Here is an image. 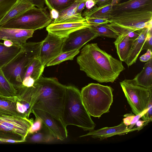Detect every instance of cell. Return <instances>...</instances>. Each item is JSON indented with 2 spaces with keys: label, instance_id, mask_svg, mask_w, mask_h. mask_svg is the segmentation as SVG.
Listing matches in <instances>:
<instances>
[{
  "label": "cell",
  "instance_id": "1",
  "mask_svg": "<svg viewBox=\"0 0 152 152\" xmlns=\"http://www.w3.org/2000/svg\"><path fill=\"white\" fill-rule=\"evenodd\" d=\"M77 61L80 70L100 83H113L125 69L122 61L101 49L97 43L86 45Z\"/></svg>",
  "mask_w": 152,
  "mask_h": 152
},
{
  "label": "cell",
  "instance_id": "2",
  "mask_svg": "<svg viewBox=\"0 0 152 152\" xmlns=\"http://www.w3.org/2000/svg\"><path fill=\"white\" fill-rule=\"evenodd\" d=\"M37 81L40 84L41 88L32 110L46 112L61 119L66 86L54 77H45L41 76Z\"/></svg>",
  "mask_w": 152,
  "mask_h": 152
},
{
  "label": "cell",
  "instance_id": "3",
  "mask_svg": "<svg viewBox=\"0 0 152 152\" xmlns=\"http://www.w3.org/2000/svg\"><path fill=\"white\" fill-rule=\"evenodd\" d=\"M82 102L80 92L72 86H66L64 103L61 120L66 127L72 125L85 131L94 129L95 123Z\"/></svg>",
  "mask_w": 152,
  "mask_h": 152
},
{
  "label": "cell",
  "instance_id": "4",
  "mask_svg": "<svg viewBox=\"0 0 152 152\" xmlns=\"http://www.w3.org/2000/svg\"><path fill=\"white\" fill-rule=\"evenodd\" d=\"M42 41L26 42L18 54L1 69L6 77L15 88L22 84L27 69L36 58H39Z\"/></svg>",
  "mask_w": 152,
  "mask_h": 152
},
{
  "label": "cell",
  "instance_id": "5",
  "mask_svg": "<svg viewBox=\"0 0 152 152\" xmlns=\"http://www.w3.org/2000/svg\"><path fill=\"white\" fill-rule=\"evenodd\" d=\"M113 91L110 86L93 83L82 88V102L91 116L99 118L109 112L113 102Z\"/></svg>",
  "mask_w": 152,
  "mask_h": 152
},
{
  "label": "cell",
  "instance_id": "6",
  "mask_svg": "<svg viewBox=\"0 0 152 152\" xmlns=\"http://www.w3.org/2000/svg\"><path fill=\"white\" fill-rule=\"evenodd\" d=\"M109 26L113 29L122 28L137 31L152 28V10H140L114 13L108 19Z\"/></svg>",
  "mask_w": 152,
  "mask_h": 152
},
{
  "label": "cell",
  "instance_id": "7",
  "mask_svg": "<svg viewBox=\"0 0 152 152\" xmlns=\"http://www.w3.org/2000/svg\"><path fill=\"white\" fill-rule=\"evenodd\" d=\"M47 9V7L36 8L34 6L0 27L34 31L43 28L47 27L53 21Z\"/></svg>",
  "mask_w": 152,
  "mask_h": 152
},
{
  "label": "cell",
  "instance_id": "8",
  "mask_svg": "<svg viewBox=\"0 0 152 152\" xmlns=\"http://www.w3.org/2000/svg\"><path fill=\"white\" fill-rule=\"evenodd\" d=\"M120 84L134 114H140L147 109L149 101L152 99V88L139 86L133 79H125Z\"/></svg>",
  "mask_w": 152,
  "mask_h": 152
},
{
  "label": "cell",
  "instance_id": "9",
  "mask_svg": "<svg viewBox=\"0 0 152 152\" xmlns=\"http://www.w3.org/2000/svg\"><path fill=\"white\" fill-rule=\"evenodd\" d=\"M41 85L37 81L34 86L26 87L22 85L15 88L17 110L25 117L29 118L33 107L39 94Z\"/></svg>",
  "mask_w": 152,
  "mask_h": 152
},
{
  "label": "cell",
  "instance_id": "10",
  "mask_svg": "<svg viewBox=\"0 0 152 152\" xmlns=\"http://www.w3.org/2000/svg\"><path fill=\"white\" fill-rule=\"evenodd\" d=\"M33 118L6 115H0V131L12 132L18 135L26 140Z\"/></svg>",
  "mask_w": 152,
  "mask_h": 152
},
{
  "label": "cell",
  "instance_id": "11",
  "mask_svg": "<svg viewBox=\"0 0 152 152\" xmlns=\"http://www.w3.org/2000/svg\"><path fill=\"white\" fill-rule=\"evenodd\" d=\"M32 113L41 120L47 131L55 139L63 141L67 138L66 127L61 119L39 110L32 109Z\"/></svg>",
  "mask_w": 152,
  "mask_h": 152
},
{
  "label": "cell",
  "instance_id": "12",
  "mask_svg": "<svg viewBox=\"0 0 152 152\" xmlns=\"http://www.w3.org/2000/svg\"><path fill=\"white\" fill-rule=\"evenodd\" d=\"M64 39L48 33L42 41L39 58L45 67L62 52Z\"/></svg>",
  "mask_w": 152,
  "mask_h": 152
},
{
  "label": "cell",
  "instance_id": "13",
  "mask_svg": "<svg viewBox=\"0 0 152 152\" xmlns=\"http://www.w3.org/2000/svg\"><path fill=\"white\" fill-rule=\"evenodd\" d=\"M97 37L89 27L75 31L64 39L62 52L80 50L88 42Z\"/></svg>",
  "mask_w": 152,
  "mask_h": 152
},
{
  "label": "cell",
  "instance_id": "14",
  "mask_svg": "<svg viewBox=\"0 0 152 152\" xmlns=\"http://www.w3.org/2000/svg\"><path fill=\"white\" fill-rule=\"evenodd\" d=\"M90 26V25L84 18L82 20L77 21L57 23L52 22L46 27V30L48 33L60 38L64 39L75 31Z\"/></svg>",
  "mask_w": 152,
  "mask_h": 152
},
{
  "label": "cell",
  "instance_id": "15",
  "mask_svg": "<svg viewBox=\"0 0 152 152\" xmlns=\"http://www.w3.org/2000/svg\"><path fill=\"white\" fill-rule=\"evenodd\" d=\"M143 128L137 127L129 129L128 126L125 125L123 121L117 126L112 127H105L97 129H94L90 131L87 134L81 135V137L90 136L94 139H99L100 140L116 135H122L129 132L136 130H140Z\"/></svg>",
  "mask_w": 152,
  "mask_h": 152
},
{
  "label": "cell",
  "instance_id": "16",
  "mask_svg": "<svg viewBox=\"0 0 152 152\" xmlns=\"http://www.w3.org/2000/svg\"><path fill=\"white\" fill-rule=\"evenodd\" d=\"M34 31L0 27V40H9L20 46L26 43L33 36Z\"/></svg>",
  "mask_w": 152,
  "mask_h": 152
},
{
  "label": "cell",
  "instance_id": "17",
  "mask_svg": "<svg viewBox=\"0 0 152 152\" xmlns=\"http://www.w3.org/2000/svg\"><path fill=\"white\" fill-rule=\"evenodd\" d=\"M45 67L39 58H35L28 67L22 85L26 87L34 86L35 82L42 76Z\"/></svg>",
  "mask_w": 152,
  "mask_h": 152
},
{
  "label": "cell",
  "instance_id": "18",
  "mask_svg": "<svg viewBox=\"0 0 152 152\" xmlns=\"http://www.w3.org/2000/svg\"><path fill=\"white\" fill-rule=\"evenodd\" d=\"M140 10H152V0H129L113 5V14L120 12Z\"/></svg>",
  "mask_w": 152,
  "mask_h": 152
},
{
  "label": "cell",
  "instance_id": "19",
  "mask_svg": "<svg viewBox=\"0 0 152 152\" xmlns=\"http://www.w3.org/2000/svg\"><path fill=\"white\" fill-rule=\"evenodd\" d=\"M34 6L32 0H18L0 21V26Z\"/></svg>",
  "mask_w": 152,
  "mask_h": 152
},
{
  "label": "cell",
  "instance_id": "20",
  "mask_svg": "<svg viewBox=\"0 0 152 152\" xmlns=\"http://www.w3.org/2000/svg\"><path fill=\"white\" fill-rule=\"evenodd\" d=\"M150 29L145 28L142 29L139 36L134 40L130 53L124 62L128 67L136 62L138 57L142 50L147 33Z\"/></svg>",
  "mask_w": 152,
  "mask_h": 152
},
{
  "label": "cell",
  "instance_id": "21",
  "mask_svg": "<svg viewBox=\"0 0 152 152\" xmlns=\"http://www.w3.org/2000/svg\"><path fill=\"white\" fill-rule=\"evenodd\" d=\"M135 39L123 35H119L116 39L114 43L117 54L121 61L125 62L127 58Z\"/></svg>",
  "mask_w": 152,
  "mask_h": 152
},
{
  "label": "cell",
  "instance_id": "22",
  "mask_svg": "<svg viewBox=\"0 0 152 152\" xmlns=\"http://www.w3.org/2000/svg\"><path fill=\"white\" fill-rule=\"evenodd\" d=\"M82 2L75 1L69 7L59 12L58 18L52 22L57 23L74 22L83 19L84 18L82 16V14L78 13L76 11L78 5Z\"/></svg>",
  "mask_w": 152,
  "mask_h": 152
},
{
  "label": "cell",
  "instance_id": "23",
  "mask_svg": "<svg viewBox=\"0 0 152 152\" xmlns=\"http://www.w3.org/2000/svg\"><path fill=\"white\" fill-rule=\"evenodd\" d=\"M133 79L139 86L152 88V58L147 62L141 71Z\"/></svg>",
  "mask_w": 152,
  "mask_h": 152
},
{
  "label": "cell",
  "instance_id": "24",
  "mask_svg": "<svg viewBox=\"0 0 152 152\" xmlns=\"http://www.w3.org/2000/svg\"><path fill=\"white\" fill-rule=\"evenodd\" d=\"M0 115L25 117L17 110L16 96L7 97L0 95Z\"/></svg>",
  "mask_w": 152,
  "mask_h": 152
},
{
  "label": "cell",
  "instance_id": "25",
  "mask_svg": "<svg viewBox=\"0 0 152 152\" xmlns=\"http://www.w3.org/2000/svg\"><path fill=\"white\" fill-rule=\"evenodd\" d=\"M113 6L111 3L100 6H94L83 13L82 16L86 18H99L108 19L113 14Z\"/></svg>",
  "mask_w": 152,
  "mask_h": 152
},
{
  "label": "cell",
  "instance_id": "26",
  "mask_svg": "<svg viewBox=\"0 0 152 152\" xmlns=\"http://www.w3.org/2000/svg\"><path fill=\"white\" fill-rule=\"evenodd\" d=\"M22 46L14 45L10 47L0 42V68L7 64L20 51Z\"/></svg>",
  "mask_w": 152,
  "mask_h": 152
},
{
  "label": "cell",
  "instance_id": "27",
  "mask_svg": "<svg viewBox=\"0 0 152 152\" xmlns=\"http://www.w3.org/2000/svg\"><path fill=\"white\" fill-rule=\"evenodd\" d=\"M17 91L14 86L4 75L0 68V95L5 97L16 96Z\"/></svg>",
  "mask_w": 152,
  "mask_h": 152
},
{
  "label": "cell",
  "instance_id": "28",
  "mask_svg": "<svg viewBox=\"0 0 152 152\" xmlns=\"http://www.w3.org/2000/svg\"><path fill=\"white\" fill-rule=\"evenodd\" d=\"M89 28L98 37L116 39L119 35L116 32L109 26L108 23L90 26Z\"/></svg>",
  "mask_w": 152,
  "mask_h": 152
},
{
  "label": "cell",
  "instance_id": "29",
  "mask_svg": "<svg viewBox=\"0 0 152 152\" xmlns=\"http://www.w3.org/2000/svg\"><path fill=\"white\" fill-rule=\"evenodd\" d=\"M80 52L79 49H75L61 52L58 56L50 61L47 66H50L58 64L64 61L72 60L74 57Z\"/></svg>",
  "mask_w": 152,
  "mask_h": 152
},
{
  "label": "cell",
  "instance_id": "30",
  "mask_svg": "<svg viewBox=\"0 0 152 152\" xmlns=\"http://www.w3.org/2000/svg\"><path fill=\"white\" fill-rule=\"evenodd\" d=\"M76 0H45V4L50 11L55 9L59 12L72 4Z\"/></svg>",
  "mask_w": 152,
  "mask_h": 152
},
{
  "label": "cell",
  "instance_id": "31",
  "mask_svg": "<svg viewBox=\"0 0 152 152\" xmlns=\"http://www.w3.org/2000/svg\"><path fill=\"white\" fill-rule=\"evenodd\" d=\"M31 135L28 141L34 143L49 142L55 139L48 133L45 134L39 132Z\"/></svg>",
  "mask_w": 152,
  "mask_h": 152
},
{
  "label": "cell",
  "instance_id": "32",
  "mask_svg": "<svg viewBox=\"0 0 152 152\" xmlns=\"http://www.w3.org/2000/svg\"><path fill=\"white\" fill-rule=\"evenodd\" d=\"M147 110V109L141 113L136 115H134L131 114L125 115L124 116V117H126L123 119L124 123L127 126H129L128 127V128L129 129H132L137 122L146 113Z\"/></svg>",
  "mask_w": 152,
  "mask_h": 152
},
{
  "label": "cell",
  "instance_id": "33",
  "mask_svg": "<svg viewBox=\"0 0 152 152\" xmlns=\"http://www.w3.org/2000/svg\"><path fill=\"white\" fill-rule=\"evenodd\" d=\"M18 0H0V21Z\"/></svg>",
  "mask_w": 152,
  "mask_h": 152
},
{
  "label": "cell",
  "instance_id": "34",
  "mask_svg": "<svg viewBox=\"0 0 152 152\" xmlns=\"http://www.w3.org/2000/svg\"><path fill=\"white\" fill-rule=\"evenodd\" d=\"M43 126V124L41 120L37 117H35V119L29 129L28 135L33 134L39 132L42 129Z\"/></svg>",
  "mask_w": 152,
  "mask_h": 152
},
{
  "label": "cell",
  "instance_id": "35",
  "mask_svg": "<svg viewBox=\"0 0 152 152\" xmlns=\"http://www.w3.org/2000/svg\"><path fill=\"white\" fill-rule=\"evenodd\" d=\"M85 18L87 22L90 25V26L108 23H109V20L107 18Z\"/></svg>",
  "mask_w": 152,
  "mask_h": 152
},
{
  "label": "cell",
  "instance_id": "36",
  "mask_svg": "<svg viewBox=\"0 0 152 152\" xmlns=\"http://www.w3.org/2000/svg\"><path fill=\"white\" fill-rule=\"evenodd\" d=\"M152 99L149 101L148 105L147 110L141 117L143 121L148 124L152 120Z\"/></svg>",
  "mask_w": 152,
  "mask_h": 152
},
{
  "label": "cell",
  "instance_id": "37",
  "mask_svg": "<svg viewBox=\"0 0 152 152\" xmlns=\"http://www.w3.org/2000/svg\"><path fill=\"white\" fill-rule=\"evenodd\" d=\"M152 28L149 29L142 48V50L150 49L152 50Z\"/></svg>",
  "mask_w": 152,
  "mask_h": 152
},
{
  "label": "cell",
  "instance_id": "38",
  "mask_svg": "<svg viewBox=\"0 0 152 152\" xmlns=\"http://www.w3.org/2000/svg\"><path fill=\"white\" fill-rule=\"evenodd\" d=\"M145 53L142 55L139 58L140 61L147 62L152 58V50L148 49Z\"/></svg>",
  "mask_w": 152,
  "mask_h": 152
},
{
  "label": "cell",
  "instance_id": "39",
  "mask_svg": "<svg viewBox=\"0 0 152 152\" xmlns=\"http://www.w3.org/2000/svg\"><path fill=\"white\" fill-rule=\"evenodd\" d=\"M35 6L38 8H43L45 4V0H32Z\"/></svg>",
  "mask_w": 152,
  "mask_h": 152
},
{
  "label": "cell",
  "instance_id": "40",
  "mask_svg": "<svg viewBox=\"0 0 152 152\" xmlns=\"http://www.w3.org/2000/svg\"><path fill=\"white\" fill-rule=\"evenodd\" d=\"M50 12V15L53 20L58 18L59 15V12L58 11L53 9Z\"/></svg>",
  "mask_w": 152,
  "mask_h": 152
},
{
  "label": "cell",
  "instance_id": "41",
  "mask_svg": "<svg viewBox=\"0 0 152 152\" xmlns=\"http://www.w3.org/2000/svg\"><path fill=\"white\" fill-rule=\"evenodd\" d=\"M112 0H94L96 4L98 6L106 5L111 3Z\"/></svg>",
  "mask_w": 152,
  "mask_h": 152
},
{
  "label": "cell",
  "instance_id": "42",
  "mask_svg": "<svg viewBox=\"0 0 152 152\" xmlns=\"http://www.w3.org/2000/svg\"><path fill=\"white\" fill-rule=\"evenodd\" d=\"M96 4L93 0H88L86 2L85 6L87 10H90L93 8Z\"/></svg>",
  "mask_w": 152,
  "mask_h": 152
},
{
  "label": "cell",
  "instance_id": "43",
  "mask_svg": "<svg viewBox=\"0 0 152 152\" xmlns=\"http://www.w3.org/2000/svg\"><path fill=\"white\" fill-rule=\"evenodd\" d=\"M86 2V1H83L79 4L76 10L77 13L82 14V12L85 7Z\"/></svg>",
  "mask_w": 152,
  "mask_h": 152
},
{
  "label": "cell",
  "instance_id": "44",
  "mask_svg": "<svg viewBox=\"0 0 152 152\" xmlns=\"http://www.w3.org/2000/svg\"><path fill=\"white\" fill-rule=\"evenodd\" d=\"M3 44L7 47H10L15 45L13 42L9 40H4Z\"/></svg>",
  "mask_w": 152,
  "mask_h": 152
},
{
  "label": "cell",
  "instance_id": "45",
  "mask_svg": "<svg viewBox=\"0 0 152 152\" xmlns=\"http://www.w3.org/2000/svg\"><path fill=\"white\" fill-rule=\"evenodd\" d=\"M122 0H112L111 3L113 6L120 3Z\"/></svg>",
  "mask_w": 152,
  "mask_h": 152
},
{
  "label": "cell",
  "instance_id": "46",
  "mask_svg": "<svg viewBox=\"0 0 152 152\" xmlns=\"http://www.w3.org/2000/svg\"><path fill=\"white\" fill-rule=\"evenodd\" d=\"M88 0H76L75 1H86Z\"/></svg>",
  "mask_w": 152,
  "mask_h": 152
},
{
  "label": "cell",
  "instance_id": "47",
  "mask_svg": "<svg viewBox=\"0 0 152 152\" xmlns=\"http://www.w3.org/2000/svg\"></svg>",
  "mask_w": 152,
  "mask_h": 152
}]
</instances>
